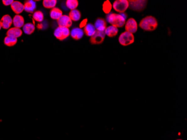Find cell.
<instances>
[{"mask_svg": "<svg viewBox=\"0 0 187 140\" xmlns=\"http://www.w3.org/2000/svg\"><path fill=\"white\" fill-rule=\"evenodd\" d=\"M127 18V14L125 13H110L108 14L106 20L108 23L112 24L113 26L118 28H122L126 24V20Z\"/></svg>", "mask_w": 187, "mask_h": 140, "instance_id": "obj_1", "label": "cell"}, {"mask_svg": "<svg viewBox=\"0 0 187 140\" xmlns=\"http://www.w3.org/2000/svg\"><path fill=\"white\" fill-rule=\"evenodd\" d=\"M158 26V22L155 17L147 16L142 19L139 24L141 28L145 31H151L156 30Z\"/></svg>", "mask_w": 187, "mask_h": 140, "instance_id": "obj_2", "label": "cell"}, {"mask_svg": "<svg viewBox=\"0 0 187 140\" xmlns=\"http://www.w3.org/2000/svg\"><path fill=\"white\" fill-rule=\"evenodd\" d=\"M118 40L123 46H128L135 42V36L133 34L125 31L120 34Z\"/></svg>", "mask_w": 187, "mask_h": 140, "instance_id": "obj_3", "label": "cell"}, {"mask_svg": "<svg viewBox=\"0 0 187 140\" xmlns=\"http://www.w3.org/2000/svg\"><path fill=\"white\" fill-rule=\"evenodd\" d=\"M147 1L145 0H131L129 1V8L135 11L141 12L145 8Z\"/></svg>", "mask_w": 187, "mask_h": 140, "instance_id": "obj_4", "label": "cell"}, {"mask_svg": "<svg viewBox=\"0 0 187 140\" xmlns=\"http://www.w3.org/2000/svg\"><path fill=\"white\" fill-rule=\"evenodd\" d=\"M112 7L115 11L120 13H125L129 8V1L116 0L113 3Z\"/></svg>", "mask_w": 187, "mask_h": 140, "instance_id": "obj_5", "label": "cell"}, {"mask_svg": "<svg viewBox=\"0 0 187 140\" xmlns=\"http://www.w3.org/2000/svg\"><path fill=\"white\" fill-rule=\"evenodd\" d=\"M70 35V30L69 28L58 26L55 29L54 35L60 40H63L66 39Z\"/></svg>", "mask_w": 187, "mask_h": 140, "instance_id": "obj_6", "label": "cell"}, {"mask_svg": "<svg viewBox=\"0 0 187 140\" xmlns=\"http://www.w3.org/2000/svg\"><path fill=\"white\" fill-rule=\"evenodd\" d=\"M105 31H100L96 30L93 36H91L90 42L93 44H100L104 42L105 37Z\"/></svg>", "mask_w": 187, "mask_h": 140, "instance_id": "obj_7", "label": "cell"}, {"mask_svg": "<svg viewBox=\"0 0 187 140\" xmlns=\"http://www.w3.org/2000/svg\"><path fill=\"white\" fill-rule=\"evenodd\" d=\"M138 24L135 19L130 18L125 24V30L126 31L131 33L132 34L136 33L137 31Z\"/></svg>", "mask_w": 187, "mask_h": 140, "instance_id": "obj_8", "label": "cell"}, {"mask_svg": "<svg viewBox=\"0 0 187 140\" xmlns=\"http://www.w3.org/2000/svg\"><path fill=\"white\" fill-rule=\"evenodd\" d=\"M58 26L69 28L72 25V21L71 20L68 15H63L57 20Z\"/></svg>", "mask_w": 187, "mask_h": 140, "instance_id": "obj_9", "label": "cell"}, {"mask_svg": "<svg viewBox=\"0 0 187 140\" xmlns=\"http://www.w3.org/2000/svg\"><path fill=\"white\" fill-rule=\"evenodd\" d=\"M0 21L2 28L4 29H8L13 24V19L9 15L3 16Z\"/></svg>", "mask_w": 187, "mask_h": 140, "instance_id": "obj_10", "label": "cell"}, {"mask_svg": "<svg viewBox=\"0 0 187 140\" xmlns=\"http://www.w3.org/2000/svg\"><path fill=\"white\" fill-rule=\"evenodd\" d=\"M70 35L73 39L78 40L81 39L84 35V31L83 29L75 28L70 31Z\"/></svg>", "mask_w": 187, "mask_h": 140, "instance_id": "obj_11", "label": "cell"}, {"mask_svg": "<svg viewBox=\"0 0 187 140\" xmlns=\"http://www.w3.org/2000/svg\"><path fill=\"white\" fill-rule=\"evenodd\" d=\"M11 8L16 15H19L20 13H22L24 10L23 4L18 1H13L11 5Z\"/></svg>", "mask_w": 187, "mask_h": 140, "instance_id": "obj_12", "label": "cell"}, {"mask_svg": "<svg viewBox=\"0 0 187 140\" xmlns=\"http://www.w3.org/2000/svg\"><path fill=\"white\" fill-rule=\"evenodd\" d=\"M94 26L96 30L104 31L107 28V21H105L104 19L99 18L97 19L95 21Z\"/></svg>", "mask_w": 187, "mask_h": 140, "instance_id": "obj_13", "label": "cell"}, {"mask_svg": "<svg viewBox=\"0 0 187 140\" xmlns=\"http://www.w3.org/2000/svg\"><path fill=\"white\" fill-rule=\"evenodd\" d=\"M24 10L29 13H33L36 9V3L33 0H28L25 2L24 4Z\"/></svg>", "mask_w": 187, "mask_h": 140, "instance_id": "obj_14", "label": "cell"}, {"mask_svg": "<svg viewBox=\"0 0 187 140\" xmlns=\"http://www.w3.org/2000/svg\"><path fill=\"white\" fill-rule=\"evenodd\" d=\"M23 31L20 29L17 28L15 27H13L10 28L7 31V36H11L13 38H19L22 35Z\"/></svg>", "mask_w": 187, "mask_h": 140, "instance_id": "obj_15", "label": "cell"}, {"mask_svg": "<svg viewBox=\"0 0 187 140\" xmlns=\"http://www.w3.org/2000/svg\"><path fill=\"white\" fill-rule=\"evenodd\" d=\"M13 24L14 27L20 29L23 28L25 24L24 19L22 16L16 15L13 19Z\"/></svg>", "mask_w": 187, "mask_h": 140, "instance_id": "obj_16", "label": "cell"}, {"mask_svg": "<svg viewBox=\"0 0 187 140\" xmlns=\"http://www.w3.org/2000/svg\"><path fill=\"white\" fill-rule=\"evenodd\" d=\"M105 33L109 38H113L118 33V29L113 25L108 26L105 30Z\"/></svg>", "mask_w": 187, "mask_h": 140, "instance_id": "obj_17", "label": "cell"}, {"mask_svg": "<svg viewBox=\"0 0 187 140\" xmlns=\"http://www.w3.org/2000/svg\"><path fill=\"white\" fill-rule=\"evenodd\" d=\"M63 15L62 11L59 8H53L50 11V16L53 20H58Z\"/></svg>", "mask_w": 187, "mask_h": 140, "instance_id": "obj_18", "label": "cell"}, {"mask_svg": "<svg viewBox=\"0 0 187 140\" xmlns=\"http://www.w3.org/2000/svg\"><path fill=\"white\" fill-rule=\"evenodd\" d=\"M83 28H84L83 29L84 33H85L86 36H90V37L93 35L96 30L94 25L91 23L87 24L86 26Z\"/></svg>", "mask_w": 187, "mask_h": 140, "instance_id": "obj_19", "label": "cell"}, {"mask_svg": "<svg viewBox=\"0 0 187 140\" xmlns=\"http://www.w3.org/2000/svg\"><path fill=\"white\" fill-rule=\"evenodd\" d=\"M68 16L70 17V18L72 21H78L80 20L81 18V13L80 11L75 9V10L71 11Z\"/></svg>", "mask_w": 187, "mask_h": 140, "instance_id": "obj_20", "label": "cell"}, {"mask_svg": "<svg viewBox=\"0 0 187 140\" xmlns=\"http://www.w3.org/2000/svg\"><path fill=\"white\" fill-rule=\"evenodd\" d=\"M23 28V31L25 34H27V35H30L32 33H33L35 28L34 24L29 23L24 24Z\"/></svg>", "mask_w": 187, "mask_h": 140, "instance_id": "obj_21", "label": "cell"}, {"mask_svg": "<svg viewBox=\"0 0 187 140\" xmlns=\"http://www.w3.org/2000/svg\"><path fill=\"white\" fill-rule=\"evenodd\" d=\"M18 42V39L11 36H6L4 39V44L8 47H13L15 46Z\"/></svg>", "mask_w": 187, "mask_h": 140, "instance_id": "obj_22", "label": "cell"}, {"mask_svg": "<svg viewBox=\"0 0 187 140\" xmlns=\"http://www.w3.org/2000/svg\"><path fill=\"white\" fill-rule=\"evenodd\" d=\"M66 5L68 8L71 10H73L76 9L78 6V2L77 0H67L66 3Z\"/></svg>", "mask_w": 187, "mask_h": 140, "instance_id": "obj_23", "label": "cell"}, {"mask_svg": "<svg viewBox=\"0 0 187 140\" xmlns=\"http://www.w3.org/2000/svg\"><path fill=\"white\" fill-rule=\"evenodd\" d=\"M33 18L35 21L41 23L44 20V14L40 11H36L33 13Z\"/></svg>", "mask_w": 187, "mask_h": 140, "instance_id": "obj_24", "label": "cell"}, {"mask_svg": "<svg viewBox=\"0 0 187 140\" xmlns=\"http://www.w3.org/2000/svg\"><path fill=\"white\" fill-rule=\"evenodd\" d=\"M57 1L56 0H44L43 5L44 8H55L57 5Z\"/></svg>", "mask_w": 187, "mask_h": 140, "instance_id": "obj_25", "label": "cell"}, {"mask_svg": "<svg viewBox=\"0 0 187 140\" xmlns=\"http://www.w3.org/2000/svg\"><path fill=\"white\" fill-rule=\"evenodd\" d=\"M112 5L109 0L105 1L104 3L103 4V10L104 12V13L106 14H109L110 13L111 10H112Z\"/></svg>", "mask_w": 187, "mask_h": 140, "instance_id": "obj_26", "label": "cell"}, {"mask_svg": "<svg viewBox=\"0 0 187 140\" xmlns=\"http://www.w3.org/2000/svg\"><path fill=\"white\" fill-rule=\"evenodd\" d=\"M88 23V19H83V21L81 22L80 24V28L82 29L83 28H84L85 26H86V24Z\"/></svg>", "mask_w": 187, "mask_h": 140, "instance_id": "obj_27", "label": "cell"}, {"mask_svg": "<svg viewBox=\"0 0 187 140\" xmlns=\"http://www.w3.org/2000/svg\"><path fill=\"white\" fill-rule=\"evenodd\" d=\"M13 0H5V1H3V5L5 6L11 5V4L13 3Z\"/></svg>", "mask_w": 187, "mask_h": 140, "instance_id": "obj_28", "label": "cell"}, {"mask_svg": "<svg viewBox=\"0 0 187 140\" xmlns=\"http://www.w3.org/2000/svg\"><path fill=\"white\" fill-rule=\"evenodd\" d=\"M2 28V26H1V21H0V30Z\"/></svg>", "mask_w": 187, "mask_h": 140, "instance_id": "obj_29", "label": "cell"}, {"mask_svg": "<svg viewBox=\"0 0 187 140\" xmlns=\"http://www.w3.org/2000/svg\"><path fill=\"white\" fill-rule=\"evenodd\" d=\"M182 140V139H178V140Z\"/></svg>", "mask_w": 187, "mask_h": 140, "instance_id": "obj_30", "label": "cell"}]
</instances>
